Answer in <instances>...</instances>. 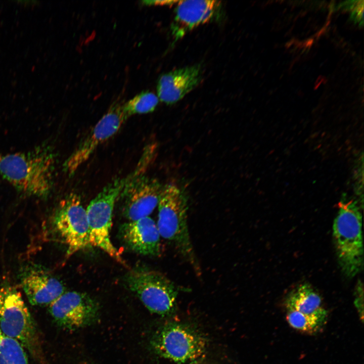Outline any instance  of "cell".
I'll return each instance as SVG.
<instances>
[{
  "mask_svg": "<svg viewBox=\"0 0 364 364\" xmlns=\"http://www.w3.org/2000/svg\"><path fill=\"white\" fill-rule=\"evenodd\" d=\"M119 235L125 246L138 254L152 256L160 254V235L157 224L150 216L122 224Z\"/></svg>",
  "mask_w": 364,
  "mask_h": 364,
  "instance_id": "obj_13",
  "label": "cell"
},
{
  "mask_svg": "<svg viewBox=\"0 0 364 364\" xmlns=\"http://www.w3.org/2000/svg\"><path fill=\"white\" fill-rule=\"evenodd\" d=\"M0 330L31 354L37 350L35 327L21 293L11 286L0 287Z\"/></svg>",
  "mask_w": 364,
  "mask_h": 364,
  "instance_id": "obj_6",
  "label": "cell"
},
{
  "mask_svg": "<svg viewBox=\"0 0 364 364\" xmlns=\"http://www.w3.org/2000/svg\"><path fill=\"white\" fill-rule=\"evenodd\" d=\"M20 281L33 305H49L65 292L63 283L40 267L26 268L21 275Z\"/></svg>",
  "mask_w": 364,
  "mask_h": 364,
  "instance_id": "obj_14",
  "label": "cell"
},
{
  "mask_svg": "<svg viewBox=\"0 0 364 364\" xmlns=\"http://www.w3.org/2000/svg\"><path fill=\"white\" fill-rule=\"evenodd\" d=\"M136 175L134 170L124 177L113 179L92 200L86 209L90 245L99 248L125 265L121 254L112 243L110 232L115 204L126 185Z\"/></svg>",
  "mask_w": 364,
  "mask_h": 364,
  "instance_id": "obj_4",
  "label": "cell"
},
{
  "mask_svg": "<svg viewBox=\"0 0 364 364\" xmlns=\"http://www.w3.org/2000/svg\"><path fill=\"white\" fill-rule=\"evenodd\" d=\"M362 217L357 203L341 201L333 225L338 260L344 274L355 277L363 266Z\"/></svg>",
  "mask_w": 364,
  "mask_h": 364,
  "instance_id": "obj_3",
  "label": "cell"
},
{
  "mask_svg": "<svg viewBox=\"0 0 364 364\" xmlns=\"http://www.w3.org/2000/svg\"><path fill=\"white\" fill-rule=\"evenodd\" d=\"M123 104L114 102L65 160L63 168L69 175H73L100 145L117 132L127 119L123 111Z\"/></svg>",
  "mask_w": 364,
  "mask_h": 364,
  "instance_id": "obj_10",
  "label": "cell"
},
{
  "mask_svg": "<svg viewBox=\"0 0 364 364\" xmlns=\"http://www.w3.org/2000/svg\"><path fill=\"white\" fill-rule=\"evenodd\" d=\"M171 30L174 41L188 32L211 20L220 5L216 1L187 0L178 1Z\"/></svg>",
  "mask_w": 364,
  "mask_h": 364,
  "instance_id": "obj_15",
  "label": "cell"
},
{
  "mask_svg": "<svg viewBox=\"0 0 364 364\" xmlns=\"http://www.w3.org/2000/svg\"><path fill=\"white\" fill-rule=\"evenodd\" d=\"M55 157L48 147L0 154V174L16 189L29 196L47 197L53 179Z\"/></svg>",
  "mask_w": 364,
  "mask_h": 364,
  "instance_id": "obj_1",
  "label": "cell"
},
{
  "mask_svg": "<svg viewBox=\"0 0 364 364\" xmlns=\"http://www.w3.org/2000/svg\"><path fill=\"white\" fill-rule=\"evenodd\" d=\"M158 206L157 225L160 236L171 243L178 253L200 275L188 225V203L183 191L169 184L163 187Z\"/></svg>",
  "mask_w": 364,
  "mask_h": 364,
  "instance_id": "obj_2",
  "label": "cell"
},
{
  "mask_svg": "<svg viewBox=\"0 0 364 364\" xmlns=\"http://www.w3.org/2000/svg\"><path fill=\"white\" fill-rule=\"evenodd\" d=\"M202 74L201 66L195 65L162 75L157 85L158 99L168 105L177 102L199 84Z\"/></svg>",
  "mask_w": 364,
  "mask_h": 364,
  "instance_id": "obj_16",
  "label": "cell"
},
{
  "mask_svg": "<svg viewBox=\"0 0 364 364\" xmlns=\"http://www.w3.org/2000/svg\"><path fill=\"white\" fill-rule=\"evenodd\" d=\"M162 189L156 178L143 174L134 178L119 197L122 198L123 215L129 221L149 216L158 205Z\"/></svg>",
  "mask_w": 364,
  "mask_h": 364,
  "instance_id": "obj_12",
  "label": "cell"
},
{
  "mask_svg": "<svg viewBox=\"0 0 364 364\" xmlns=\"http://www.w3.org/2000/svg\"><path fill=\"white\" fill-rule=\"evenodd\" d=\"M286 317L289 325L300 332L315 334L328 320V311L320 296L306 284L292 291L285 301Z\"/></svg>",
  "mask_w": 364,
  "mask_h": 364,
  "instance_id": "obj_8",
  "label": "cell"
},
{
  "mask_svg": "<svg viewBox=\"0 0 364 364\" xmlns=\"http://www.w3.org/2000/svg\"><path fill=\"white\" fill-rule=\"evenodd\" d=\"M356 307L358 310L363 313V288L361 283H358L356 286L355 302Z\"/></svg>",
  "mask_w": 364,
  "mask_h": 364,
  "instance_id": "obj_19",
  "label": "cell"
},
{
  "mask_svg": "<svg viewBox=\"0 0 364 364\" xmlns=\"http://www.w3.org/2000/svg\"><path fill=\"white\" fill-rule=\"evenodd\" d=\"M53 222L56 232L67 246V257L90 245L86 209L77 194H71L61 202Z\"/></svg>",
  "mask_w": 364,
  "mask_h": 364,
  "instance_id": "obj_9",
  "label": "cell"
},
{
  "mask_svg": "<svg viewBox=\"0 0 364 364\" xmlns=\"http://www.w3.org/2000/svg\"><path fill=\"white\" fill-rule=\"evenodd\" d=\"M125 283L150 312L165 315L174 311L177 288L162 273L147 268L133 269L126 275Z\"/></svg>",
  "mask_w": 364,
  "mask_h": 364,
  "instance_id": "obj_5",
  "label": "cell"
},
{
  "mask_svg": "<svg viewBox=\"0 0 364 364\" xmlns=\"http://www.w3.org/2000/svg\"><path fill=\"white\" fill-rule=\"evenodd\" d=\"M49 306L56 323L69 330L91 326L100 317L99 303L85 293L65 291Z\"/></svg>",
  "mask_w": 364,
  "mask_h": 364,
  "instance_id": "obj_11",
  "label": "cell"
},
{
  "mask_svg": "<svg viewBox=\"0 0 364 364\" xmlns=\"http://www.w3.org/2000/svg\"><path fill=\"white\" fill-rule=\"evenodd\" d=\"M176 2H177V1H144L142 2V3H143V4H145V5H171V4H172L173 3H176Z\"/></svg>",
  "mask_w": 364,
  "mask_h": 364,
  "instance_id": "obj_20",
  "label": "cell"
},
{
  "mask_svg": "<svg viewBox=\"0 0 364 364\" xmlns=\"http://www.w3.org/2000/svg\"><path fill=\"white\" fill-rule=\"evenodd\" d=\"M159 102L158 97L154 93L142 92L123 104V112L128 118L134 114H146L154 111Z\"/></svg>",
  "mask_w": 364,
  "mask_h": 364,
  "instance_id": "obj_18",
  "label": "cell"
},
{
  "mask_svg": "<svg viewBox=\"0 0 364 364\" xmlns=\"http://www.w3.org/2000/svg\"><path fill=\"white\" fill-rule=\"evenodd\" d=\"M151 345L158 354L178 363L198 359L206 346L205 339L197 331L175 323L160 328L153 336Z\"/></svg>",
  "mask_w": 364,
  "mask_h": 364,
  "instance_id": "obj_7",
  "label": "cell"
},
{
  "mask_svg": "<svg viewBox=\"0 0 364 364\" xmlns=\"http://www.w3.org/2000/svg\"><path fill=\"white\" fill-rule=\"evenodd\" d=\"M0 364H29L26 351L17 340L0 330Z\"/></svg>",
  "mask_w": 364,
  "mask_h": 364,
  "instance_id": "obj_17",
  "label": "cell"
}]
</instances>
